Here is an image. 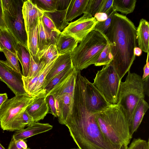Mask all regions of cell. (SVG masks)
<instances>
[{"label":"cell","mask_w":149,"mask_h":149,"mask_svg":"<svg viewBox=\"0 0 149 149\" xmlns=\"http://www.w3.org/2000/svg\"><path fill=\"white\" fill-rule=\"evenodd\" d=\"M136 2V0H113L112 7L116 12L127 15L133 12Z\"/></svg>","instance_id":"484cf974"},{"label":"cell","mask_w":149,"mask_h":149,"mask_svg":"<svg viewBox=\"0 0 149 149\" xmlns=\"http://www.w3.org/2000/svg\"><path fill=\"white\" fill-rule=\"evenodd\" d=\"M46 100L49 107L50 108L51 113L54 117H57L54 97L52 95H49L46 97Z\"/></svg>","instance_id":"ab89813d"},{"label":"cell","mask_w":149,"mask_h":149,"mask_svg":"<svg viewBox=\"0 0 149 149\" xmlns=\"http://www.w3.org/2000/svg\"><path fill=\"white\" fill-rule=\"evenodd\" d=\"M14 141L16 147L18 149H26L28 148L27 145L24 140L19 139Z\"/></svg>","instance_id":"ee69618b"},{"label":"cell","mask_w":149,"mask_h":149,"mask_svg":"<svg viewBox=\"0 0 149 149\" xmlns=\"http://www.w3.org/2000/svg\"><path fill=\"white\" fill-rule=\"evenodd\" d=\"M147 53L146 63L144 65L143 68V74L142 76L143 80L149 77V52Z\"/></svg>","instance_id":"60d3db41"},{"label":"cell","mask_w":149,"mask_h":149,"mask_svg":"<svg viewBox=\"0 0 149 149\" xmlns=\"http://www.w3.org/2000/svg\"><path fill=\"white\" fill-rule=\"evenodd\" d=\"M19 122L21 127L23 129L26 125H30L34 122L32 117L25 110L20 116Z\"/></svg>","instance_id":"74e56055"},{"label":"cell","mask_w":149,"mask_h":149,"mask_svg":"<svg viewBox=\"0 0 149 149\" xmlns=\"http://www.w3.org/2000/svg\"><path fill=\"white\" fill-rule=\"evenodd\" d=\"M78 71L75 69L74 71L61 83L56 85L48 94L47 96L51 95L54 98L58 95L65 93L70 94L74 97L75 86Z\"/></svg>","instance_id":"2e32d148"},{"label":"cell","mask_w":149,"mask_h":149,"mask_svg":"<svg viewBox=\"0 0 149 149\" xmlns=\"http://www.w3.org/2000/svg\"><path fill=\"white\" fill-rule=\"evenodd\" d=\"M24 1L1 0L4 18L7 28L18 42L27 47V33L22 12Z\"/></svg>","instance_id":"52a82bcc"},{"label":"cell","mask_w":149,"mask_h":149,"mask_svg":"<svg viewBox=\"0 0 149 149\" xmlns=\"http://www.w3.org/2000/svg\"><path fill=\"white\" fill-rule=\"evenodd\" d=\"M75 69L73 65H72L56 74L50 81L45 88L44 90L46 92V95L56 85L61 83L72 73Z\"/></svg>","instance_id":"4316f807"},{"label":"cell","mask_w":149,"mask_h":149,"mask_svg":"<svg viewBox=\"0 0 149 149\" xmlns=\"http://www.w3.org/2000/svg\"><path fill=\"white\" fill-rule=\"evenodd\" d=\"M128 72L125 81L120 83L118 104L128 122L139 100L144 99L145 94L141 77L130 70Z\"/></svg>","instance_id":"5b68a950"},{"label":"cell","mask_w":149,"mask_h":149,"mask_svg":"<svg viewBox=\"0 0 149 149\" xmlns=\"http://www.w3.org/2000/svg\"><path fill=\"white\" fill-rule=\"evenodd\" d=\"M121 79L111 62L98 70L93 83L111 104H117Z\"/></svg>","instance_id":"ba28073f"},{"label":"cell","mask_w":149,"mask_h":149,"mask_svg":"<svg viewBox=\"0 0 149 149\" xmlns=\"http://www.w3.org/2000/svg\"><path fill=\"white\" fill-rule=\"evenodd\" d=\"M46 64L43 59H39L37 55L33 56L30 54L29 70L26 77L29 79L34 77L43 70Z\"/></svg>","instance_id":"83f0119b"},{"label":"cell","mask_w":149,"mask_h":149,"mask_svg":"<svg viewBox=\"0 0 149 149\" xmlns=\"http://www.w3.org/2000/svg\"><path fill=\"white\" fill-rule=\"evenodd\" d=\"M22 12L27 33L35 22L42 17L44 12L40 9L32 0H27L24 2Z\"/></svg>","instance_id":"4fadbf2b"},{"label":"cell","mask_w":149,"mask_h":149,"mask_svg":"<svg viewBox=\"0 0 149 149\" xmlns=\"http://www.w3.org/2000/svg\"><path fill=\"white\" fill-rule=\"evenodd\" d=\"M46 95V93L44 91L36 95L33 101L25 110L34 122L43 119L48 113L49 107Z\"/></svg>","instance_id":"7c38bea8"},{"label":"cell","mask_w":149,"mask_h":149,"mask_svg":"<svg viewBox=\"0 0 149 149\" xmlns=\"http://www.w3.org/2000/svg\"><path fill=\"white\" fill-rule=\"evenodd\" d=\"M149 108L148 104L144 99H141L137 104L128 122L131 136L136 131Z\"/></svg>","instance_id":"e0dca14e"},{"label":"cell","mask_w":149,"mask_h":149,"mask_svg":"<svg viewBox=\"0 0 149 149\" xmlns=\"http://www.w3.org/2000/svg\"><path fill=\"white\" fill-rule=\"evenodd\" d=\"M52 128L53 126L48 123L34 122L28 125L26 129L16 131L12 138L14 141L19 139L24 140L32 136L49 131Z\"/></svg>","instance_id":"9a60e30c"},{"label":"cell","mask_w":149,"mask_h":149,"mask_svg":"<svg viewBox=\"0 0 149 149\" xmlns=\"http://www.w3.org/2000/svg\"><path fill=\"white\" fill-rule=\"evenodd\" d=\"M56 58L46 64L39 77L31 96H34L45 91L44 90L45 78Z\"/></svg>","instance_id":"f1b7e54d"},{"label":"cell","mask_w":149,"mask_h":149,"mask_svg":"<svg viewBox=\"0 0 149 149\" xmlns=\"http://www.w3.org/2000/svg\"><path fill=\"white\" fill-rule=\"evenodd\" d=\"M85 97L87 107L93 114L101 111L111 105L103 95L86 77Z\"/></svg>","instance_id":"8fae6325"},{"label":"cell","mask_w":149,"mask_h":149,"mask_svg":"<svg viewBox=\"0 0 149 149\" xmlns=\"http://www.w3.org/2000/svg\"><path fill=\"white\" fill-rule=\"evenodd\" d=\"M55 99L58 120L60 124L63 125L72 111L74 97L68 93H65L57 96Z\"/></svg>","instance_id":"5bb4252c"},{"label":"cell","mask_w":149,"mask_h":149,"mask_svg":"<svg viewBox=\"0 0 149 149\" xmlns=\"http://www.w3.org/2000/svg\"><path fill=\"white\" fill-rule=\"evenodd\" d=\"M35 95H15L8 99L0 108V125L3 130L13 131L23 130L19 122L22 112L33 101Z\"/></svg>","instance_id":"8992f818"},{"label":"cell","mask_w":149,"mask_h":149,"mask_svg":"<svg viewBox=\"0 0 149 149\" xmlns=\"http://www.w3.org/2000/svg\"><path fill=\"white\" fill-rule=\"evenodd\" d=\"M103 0H89L84 13H86L92 17L99 12Z\"/></svg>","instance_id":"d590c367"},{"label":"cell","mask_w":149,"mask_h":149,"mask_svg":"<svg viewBox=\"0 0 149 149\" xmlns=\"http://www.w3.org/2000/svg\"><path fill=\"white\" fill-rule=\"evenodd\" d=\"M67 9V8L63 10H56L50 12H44V13L51 19L56 29L61 31L63 30L69 24L66 22L65 19Z\"/></svg>","instance_id":"d4e9b609"},{"label":"cell","mask_w":149,"mask_h":149,"mask_svg":"<svg viewBox=\"0 0 149 149\" xmlns=\"http://www.w3.org/2000/svg\"><path fill=\"white\" fill-rule=\"evenodd\" d=\"M63 125L79 149H121L122 146L111 143L103 135L94 114L87 107L84 84L75 85L72 109Z\"/></svg>","instance_id":"6da1fadb"},{"label":"cell","mask_w":149,"mask_h":149,"mask_svg":"<svg viewBox=\"0 0 149 149\" xmlns=\"http://www.w3.org/2000/svg\"><path fill=\"white\" fill-rule=\"evenodd\" d=\"M79 149V148H72V149Z\"/></svg>","instance_id":"816d5d0a"},{"label":"cell","mask_w":149,"mask_h":149,"mask_svg":"<svg viewBox=\"0 0 149 149\" xmlns=\"http://www.w3.org/2000/svg\"><path fill=\"white\" fill-rule=\"evenodd\" d=\"M94 115L106 139L116 146H128L132 136L130 133L127 120L118 104H111Z\"/></svg>","instance_id":"3957f363"},{"label":"cell","mask_w":149,"mask_h":149,"mask_svg":"<svg viewBox=\"0 0 149 149\" xmlns=\"http://www.w3.org/2000/svg\"><path fill=\"white\" fill-rule=\"evenodd\" d=\"M107 43L106 38L93 30L80 42L71 53L73 65L81 71L94 64Z\"/></svg>","instance_id":"277c9868"},{"label":"cell","mask_w":149,"mask_h":149,"mask_svg":"<svg viewBox=\"0 0 149 149\" xmlns=\"http://www.w3.org/2000/svg\"><path fill=\"white\" fill-rule=\"evenodd\" d=\"M71 0H59L58 6L57 10H63L68 7Z\"/></svg>","instance_id":"7bdbcfd3"},{"label":"cell","mask_w":149,"mask_h":149,"mask_svg":"<svg viewBox=\"0 0 149 149\" xmlns=\"http://www.w3.org/2000/svg\"><path fill=\"white\" fill-rule=\"evenodd\" d=\"M22 75V73L13 69L6 61L0 60V80L7 85L15 95L28 94L24 87Z\"/></svg>","instance_id":"30bf717a"},{"label":"cell","mask_w":149,"mask_h":149,"mask_svg":"<svg viewBox=\"0 0 149 149\" xmlns=\"http://www.w3.org/2000/svg\"><path fill=\"white\" fill-rule=\"evenodd\" d=\"M115 12L113 9L108 14V17L105 20L102 22H97L94 30L99 32L105 37L111 25L113 16Z\"/></svg>","instance_id":"836d02e7"},{"label":"cell","mask_w":149,"mask_h":149,"mask_svg":"<svg viewBox=\"0 0 149 149\" xmlns=\"http://www.w3.org/2000/svg\"><path fill=\"white\" fill-rule=\"evenodd\" d=\"M113 59V57L111 52L110 44L107 41L106 46L94 65L96 66L107 65L111 63Z\"/></svg>","instance_id":"1f68e13d"},{"label":"cell","mask_w":149,"mask_h":149,"mask_svg":"<svg viewBox=\"0 0 149 149\" xmlns=\"http://www.w3.org/2000/svg\"><path fill=\"white\" fill-rule=\"evenodd\" d=\"M136 28L125 15L115 12L105 38L113 57L111 63L122 79L135 60Z\"/></svg>","instance_id":"7a4b0ae2"},{"label":"cell","mask_w":149,"mask_h":149,"mask_svg":"<svg viewBox=\"0 0 149 149\" xmlns=\"http://www.w3.org/2000/svg\"><path fill=\"white\" fill-rule=\"evenodd\" d=\"M8 149H18L16 147L15 141L13 138H12L9 144ZM26 149H30L29 148H28Z\"/></svg>","instance_id":"c3c4849f"},{"label":"cell","mask_w":149,"mask_h":149,"mask_svg":"<svg viewBox=\"0 0 149 149\" xmlns=\"http://www.w3.org/2000/svg\"><path fill=\"white\" fill-rule=\"evenodd\" d=\"M142 51L139 47H136L134 50V53L135 56H139L141 55Z\"/></svg>","instance_id":"681fc988"},{"label":"cell","mask_w":149,"mask_h":149,"mask_svg":"<svg viewBox=\"0 0 149 149\" xmlns=\"http://www.w3.org/2000/svg\"><path fill=\"white\" fill-rule=\"evenodd\" d=\"M137 42L139 47L146 53L149 52V23L145 19L140 20L136 29Z\"/></svg>","instance_id":"d6986e66"},{"label":"cell","mask_w":149,"mask_h":149,"mask_svg":"<svg viewBox=\"0 0 149 149\" xmlns=\"http://www.w3.org/2000/svg\"><path fill=\"white\" fill-rule=\"evenodd\" d=\"M79 42L74 38L61 32L58 35L55 46L60 55L72 52Z\"/></svg>","instance_id":"ffe728a7"},{"label":"cell","mask_w":149,"mask_h":149,"mask_svg":"<svg viewBox=\"0 0 149 149\" xmlns=\"http://www.w3.org/2000/svg\"><path fill=\"white\" fill-rule=\"evenodd\" d=\"M59 55L55 45L53 44L39 52L37 55L39 59H43L46 64L56 58Z\"/></svg>","instance_id":"4dcf8cb0"},{"label":"cell","mask_w":149,"mask_h":149,"mask_svg":"<svg viewBox=\"0 0 149 149\" xmlns=\"http://www.w3.org/2000/svg\"><path fill=\"white\" fill-rule=\"evenodd\" d=\"M71 53L68 52L60 55L56 58L46 77L45 88L50 81L56 74L68 67L72 65Z\"/></svg>","instance_id":"ac0fdd59"},{"label":"cell","mask_w":149,"mask_h":149,"mask_svg":"<svg viewBox=\"0 0 149 149\" xmlns=\"http://www.w3.org/2000/svg\"><path fill=\"white\" fill-rule=\"evenodd\" d=\"M1 52L4 53L6 59V61L10 66L16 72L22 73L17 56L5 48L2 49Z\"/></svg>","instance_id":"e575fe53"},{"label":"cell","mask_w":149,"mask_h":149,"mask_svg":"<svg viewBox=\"0 0 149 149\" xmlns=\"http://www.w3.org/2000/svg\"><path fill=\"white\" fill-rule=\"evenodd\" d=\"M108 15L105 13H96L94 17L98 22H102L105 20Z\"/></svg>","instance_id":"f6af8a7d"},{"label":"cell","mask_w":149,"mask_h":149,"mask_svg":"<svg viewBox=\"0 0 149 149\" xmlns=\"http://www.w3.org/2000/svg\"><path fill=\"white\" fill-rule=\"evenodd\" d=\"M7 28L3 17V12L1 0H0V29Z\"/></svg>","instance_id":"b9f144b4"},{"label":"cell","mask_w":149,"mask_h":149,"mask_svg":"<svg viewBox=\"0 0 149 149\" xmlns=\"http://www.w3.org/2000/svg\"><path fill=\"white\" fill-rule=\"evenodd\" d=\"M41 18L39 17L38 19V52L50 45L49 36L44 28Z\"/></svg>","instance_id":"f546056e"},{"label":"cell","mask_w":149,"mask_h":149,"mask_svg":"<svg viewBox=\"0 0 149 149\" xmlns=\"http://www.w3.org/2000/svg\"><path fill=\"white\" fill-rule=\"evenodd\" d=\"M88 1L89 0H71L67 8L66 22L69 23L84 14Z\"/></svg>","instance_id":"7402d4cb"},{"label":"cell","mask_w":149,"mask_h":149,"mask_svg":"<svg viewBox=\"0 0 149 149\" xmlns=\"http://www.w3.org/2000/svg\"><path fill=\"white\" fill-rule=\"evenodd\" d=\"M143 81L145 94H146L148 96L149 77L143 80Z\"/></svg>","instance_id":"bcb514c9"},{"label":"cell","mask_w":149,"mask_h":149,"mask_svg":"<svg viewBox=\"0 0 149 149\" xmlns=\"http://www.w3.org/2000/svg\"><path fill=\"white\" fill-rule=\"evenodd\" d=\"M16 56L22 66L23 76L27 77L30 63V54L27 47L18 42Z\"/></svg>","instance_id":"603a6c76"},{"label":"cell","mask_w":149,"mask_h":149,"mask_svg":"<svg viewBox=\"0 0 149 149\" xmlns=\"http://www.w3.org/2000/svg\"><path fill=\"white\" fill-rule=\"evenodd\" d=\"M113 0H103L99 13L108 14L113 9L112 7Z\"/></svg>","instance_id":"f35d334b"},{"label":"cell","mask_w":149,"mask_h":149,"mask_svg":"<svg viewBox=\"0 0 149 149\" xmlns=\"http://www.w3.org/2000/svg\"><path fill=\"white\" fill-rule=\"evenodd\" d=\"M37 6L44 12H50L57 10L59 0H32Z\"/></svg>","instance_id":"d6a6232c"},{"label":"cell","mask_w":149,"mask_h":149,"mask_svg":"<svg viewBox=\"0 0 149 149\" xmlns=\"http://www.w3.org/2000/svg\"><path fill=\"white\" fill-rule=\"evenodd\" d=\"M97 21L94 17L86 13L77 20L70 23L61 32L74 38L79 42L92 31Z\"/></svg>","instance_id":"9c48e42d"},{"label":"cell","mask_w":149,"mask_h":149,"mask_svg":"<svg viewBox=\"0 0 149 149\" xmlns=\"http://www.w3.org/2000/svg\"><path fill=\"white\" fill-rule=\"evenodd\" d=\"M18 41L7 28L0 29V51L5 48L16 55Z\"/></svg>","instance_id":"44dd1931"},{"label":"cell","mask_w":149,"mask_h":149,"mask_svg":"<svg viewBox=\"0 0 149 149\" xmlns=\"http://www.w3.org/2000/svg\"><path fill=\"white\" fill-rule=\"evenodd\" d=\"M27 47L30 53L36 56L38 52V20L27 33Z\"/></svg>","instance_id":"cb8c5ba5"},{"label":"cell","mask_w":149,"mask_h":149,"mask_svg":"<svg viewBox=\"0 0 149 149\" xmlns=\"http://www.w3.org/2000/svg\"><path fill=\"white\" fill-rule=\"evenodd\" d=\"M8 99V97L6 93H0V108Z\"/></svg>","instance_id":"7dc6e473"},{"label":"cell","mask_w":149,"mask_h":149,"mask_svg":"<svg viewBox=\"0 0 149 149\" xmlns=\"http://www.w3.org/2000/svg\"><path fill=\"white\" fill-rule=\"evenodd\" d=\"M0 149H6L0 143Z\"/></svg>","instance_id":"f907efd6"},{"label":"cell","mask_w":149,"mask_h":149,"mask_svg":"<svg viewBox=\"0 0 149 149\" xmlns=\"http://www.w3.org/2000/svg\"><path fill=\"white\" fill-rule=\"evenodd\" d=\"M127 149H149V140L140 138H134Z\"/></svg>","instance_id":"8d00e7d4"}]
</instances>
